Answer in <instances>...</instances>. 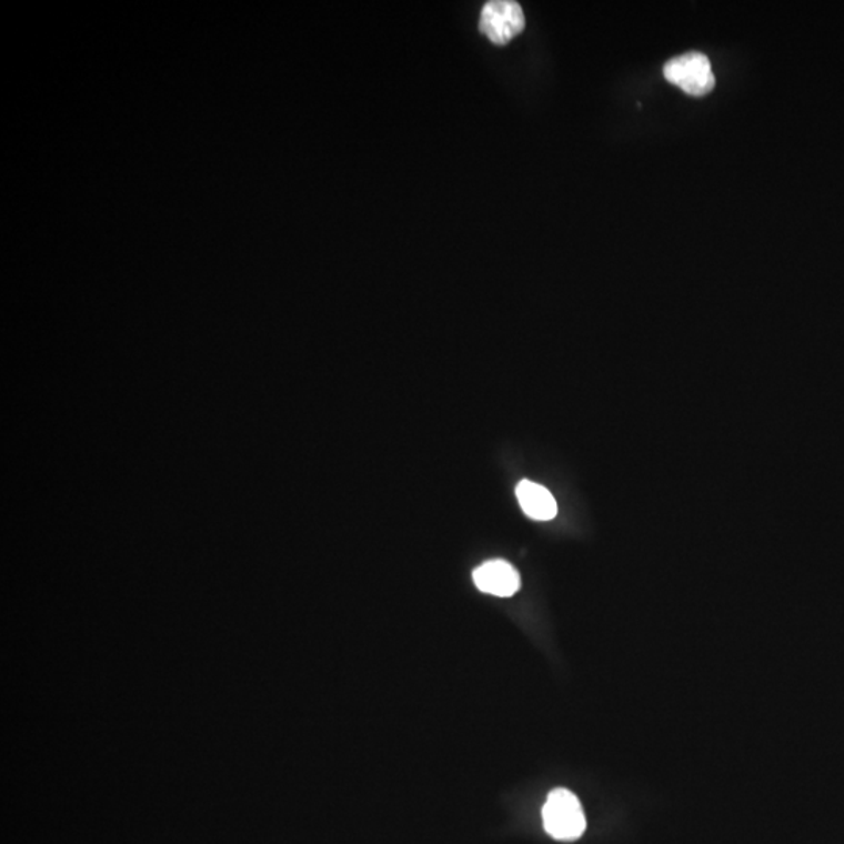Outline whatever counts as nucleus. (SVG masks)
Instances as JSON below:
<instances>
[{
  "mask_svg": "<svg viewBox=\"0 0 844 844\" xmlns=\"http://www.w3.org/2000/svg\"><path fill=\"white\" fill-rule=\"evenodd\" d=\"M543 823L547 834L559 842H574L581 838L586 828L581 802L565 788L549 793L543 807Z\"/></svg>",
  "mask_w": 844,
  "mask_h": 844,
  "instance_id": "obj_1",
  "label": "nucleus"
},
{
  "mask_svg": "<svg viewBox=\"0 0 844 844\" xmlns=\"http://www.w3.org/2000/svg\"><path fill=\"white\" fill-rule=\"evenodd\" d=\"M473 579L479 590L498 597L513 596L521 589L520 573L505 560H490L475 567Z\"/></svg>",
  "mask_w": 844,
  "mask_h": 844,
  "instance_id": "obj_4",
  "label": "nucleus"
},
{
  "mask_svg": "<svg viewBox=\"0 0 844 844\" xmlns=\"http://www.w3.org/2000/svg\"><path fill=\"white\" fill-rule=\"evenodd\" d=\"M524 11L513 0H493L482 9L479 29L494 44L504 46L523 32Z\"/></svg>",
  "mask_w": 844,
  "mask_h": 844,
  "instance_id": "obj_3",
  "label": "nucleus"
},
{
  "mask_svg": "<svg viewBox=\"0 0 844 844\" xmlns=\"http://www.w3.org/2000/svg\"><path fill=\"white\" fill-rule=\"evenodd\" d=\"M663 74L684 93L700 98L715 88V74L704 53L690 52L667 61Z\"/></svg>",
  "mask_w": 844,
  "mask_h": 844,
  "instance_id": "obj_2",
  "label": "nucleus"
},
{
  "mask_svg": "<svg viewBox=\"0 0 844 844\" xmlns=\"http://www.w3.org/2000/svg\"><path fill=\"white\" fill-rule=\"evenodd\" d=\"M516 498L521 509L536 521H551L557 515V502L551 491L531 481L518 483Z\"/></svg>",
  "mask_w": 844,
  "mask_h": 844,
  "instance_id": "obj_5",
  "label": "nucleus"
}]
</instances>
